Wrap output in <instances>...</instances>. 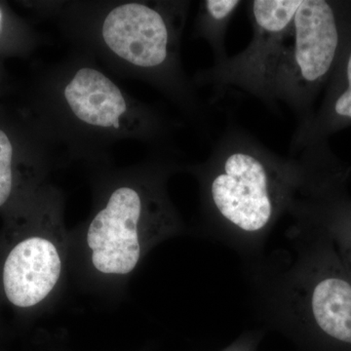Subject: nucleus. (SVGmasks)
Masks as SVG:
<instances>
[{
    "label": "nucleus",
    "instance_id": "1",
    "mask_svg": "<svg viewBox=\"0 0 351 351\" xmlns=\"http://www.w3.org/2000/svg\"><path fill=\"white\" fill-rule=\"evenodd\" d=\"M208 189L221 219L246 232L263 230L287 189L302 176L301 159H285L237 126L218 138L208 161Z\"/></svg>",
    "mask_w": 351,
    "mask_h": 351
},
{
    "label": "nucleus",
    "instance_id": "2",
    "mask_svg": "<svg viewBox=\"0 0 351 351\" xmlns=\"http://www.w3.org/2000/svg\"><path fill=\"white\" fill-rule=\"evenodd\" d=\"M351 27V2L302 0L267 77L263 103L279 101L297 117L298 129L311 121L313 105L327 86Z\"/></svg>",
    "mask_w": 351,
    "mask_h": 351
},
{
    "label": "nucleus",
    "instance_id": "3",
    "mask_svg": "<svg viewBox=\"0 0 351 351\" xmlns=\"http://www.w3.org/2000/svg\"><path fill=\"white\" fill-rule=\"evenodd\" d=\"M302 0L247 1L253 36L234 56L215 63L205 73V82L219 92L235 87L263 101L265 84Z\"/></svg>",
    "mask_w": 351,
    "mask_h": 351
},
{
    "label": "nucleus",
    "instance_id": "4",
    "mask_svg": "<svg viewBox=\"0 0 351 351\" xmlns=\"http://www.w3.org/2000/svg\"><path fill=\"white\" fill-rule=\"evenodd\" d=\"M141 213L142 200L135 189L120 188L112 193L88 228L87 244L95 269L121 276L135 269L141 255Z\"/></svg>",
    "mask_w": 351,
    "mask_h": 351
},
{
    "label": "nucleus",
    "instance_id": "5",
    "mask_svg": "<svg viewBox=\"0 0 351 351\" xmlns=\"http://www.w3.org/2000/svg\"><path fill=\"white\" fill-rule=\"evenodd\" d=\"M103 38L115 54L141 68H161L170 58L171 27L162 13L145 4L113 9L104 23Z\"/></svg>",
    "mask_w": 351,
    "mask_h": 351
},
{
    "label": "nucleus",
    "instance_id": "6",
    "mask_svg": "<svg viewBox=\"0 0 351 351\" xmlns=\"http://www.w3.org/2000/svg\"><path fill=\"white\" fill-rule=\"evenodd\" d=\"M62 261L57 247L43 237H31L14 247L5 261L3 286L14 306L32 307L57 285Z\"/></svg>",
    "mask_w": 351,
    "mask_h": 351
},
{
    "label": "nucleus",
    "instance_id": "7",
    "mask_svg": "<svg viewBox=\"0 0 351 351\" xmlns=\"http://www.w3.org/2000/svg\"><path fill=\"white\" fill-rule=\"evenodd\" d=\"M351 126V27L327 91L318 110L304 128L298 129L291 141V154L319 143L332 134Z\"/></svg>",
    "mask_w": 351,
    "mask_h": 351
},
{
    "label": "nucleus",
    "instance_id": "8",
    "mask_svg": "<svg viewBox=\"0 0 351 351\" xmlns=\"http://www.w3.org/2000/svg\"><path fill=\"white\" fill-rule=\"evenodd\" d=\"M64 97L76 117L90 125L119 128V117L126 112L119 87L93 69H80L66 87Z\"/></svg>",
    "mask_w": 351,
    "mask_h": 351
},
{
    "label": "nucleus",
    "instance_id": "9",
    "mask_svg": "<svg viewBox=\"0 0 351 351\" xmlns=\"http://www.w3.org/2000/svg\"><path fill=\"white\" fill-rule=\"evenodd\" d=\"M311 308L321 334L351 351V281L339 274L322 277L311 292Z\"/></svg>",
    "mask_w": 351,
    "mask_h": 351
},
{
    "label": "nucleus",
    "instance_id": "10",
    "mask_svg": "<svg viewBox=\"0 0 351 351\" xmlns=\"http://www.w3.org/2000/svg\"><path fill=\"white\" fill-rule=\"evenodd\" d=\"M243 3L240 0H206L201 3L200 31L214 51L215 63L228 57L226 32L233 16Z\"/></svg>",
    "mask_w": 351,
    "mask_h": 351
},
{
    "label": "nucleus",
    "instance_id": "11",
    "mask_svg": "<svg viewBox=\"0 0 351 351\" xmlns=\"http://www.w3.org/2000/svg\"><path fill=\"white\" fill-rule=\"evenodd\" d=\"M319 215L331 223L345 241L351 267V201L341 195V188L332 189L322 198Z\"/></svg>",
    "mask_w": 351,
    "mask_h": 351
},
{
    "label": "nucleus",
    "instance_id": "12",
    "mask_svg": "<svg viewBox=\"0 0 351 351\" xmlns=\"http://www.w3.org/2000/svg\"><path fill=\"white\" fill-rule=\"evenodd\" d=\"M12 156L10 140L0 130V207L6 202L12 191Z\"/></svg>",
    "mask_w": 351,
    "mask_h": 351
},
{
    "label": "nucleus",
    "instance_id": "13",
    "mask_svg": "<svg viewBox=\"0 0 351 351\" xmlns=\"http://www.w3.org/2000/svg\"><path fill=\"white\" fill-rule=\"evenodd\" d=\"M1 23H2V13H1V10H0V27H1Z\"/></svg>",
    "mask_w": 351,
    "mask_h": 351
}]
</instances>
